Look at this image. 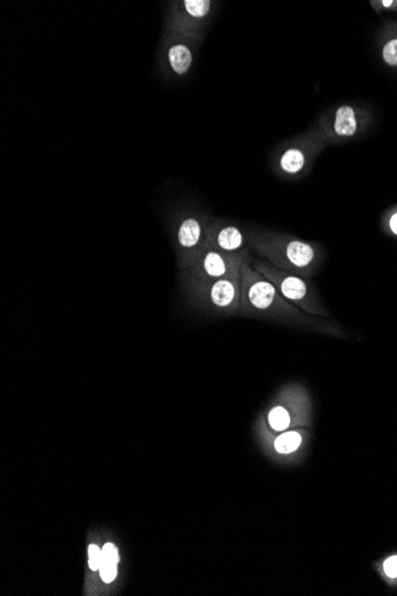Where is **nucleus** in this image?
<instances>
[{"instance_id":"1","label":"nucleus","mask_w":397,"mask_h":596,"mask_svg":"<svg viewBox=\"0 0 397 596\" xmlns=\"http://www.w3.org/2000/svg\"><path fill=\"white\" fill-rule=\"evenodd\" d=\"M240 275V316L277 320L312 328L316 326L323 330L325 324L320 317L311 316L289 303L270 281L252 267L250 258L242 265Z\"/></svg>"},{"instance_id":"2","label":"nucleus","mask_w":397,"mask_h":596,"mask_svg":"<svg viewBox=\"0 0 397 596\" xmlns=\"http://www.w3.org/2000/svg\"><path fill=\"white\" fill-rule=\"evenodd\" d=\"M249 247L267 263L299 277H312L325 258V250L314 242L272 231L248 233Z\"/></svg>"},{"instance_id":"3","label":"nucleus","mask_w":397,"mask_h":596,"mask_svg":"<svg viewBox=\"0 0 397 596\" xmlns=\"http://www.w3.org/2000/svg\"><path fill=\"white\" fill-rule=\"evenodd\" d=\"M328 146L318 124L313 125L279 146L272 155V169L281 178H302Z\"/></svg>"},{"instance_id":"4","label":"nucleus","mask_w":397,"mask_h":596,"mask_svg":"<svg viewBox=\"0 0 397 596\" xmlns=\"http://www.w3.org/2000/svg\"><path fill=\"white\" fill-rule=\"evenodd\" d=\"M186 299L193 307L219 314L239 313L242 275L239 272L212 281L182 284Z\"/></svg>"},{"instance_id":"5","label":"nucleus","mask_w":397,"mask_h":596,"mask_svg":"<svg viewBox=\"0 0 397 596\" xmlns=\"http://www.w3.org/2000/svg\"><path fill=\"white\" fill-rule=\"evenodd\" d=\"M252 267L260 272L267 280L275 286L289 303L295 305L303 312L311 316L330 317V312L323 306L318 293L306 279L291 272H284L267 263V261H253Z\"/></svg>"},{"instance_id":"6","label":"nucleus","mask_w":397,"mask_h":596,"mask_svg":"<svg viewBox=\"0 0 397 596\" xmlns=\"http://www.w3.org/2000/svg\"><path fill=\"white\" fill-rule=\"evenodd\" d=\"M209 218L202 214L186 211L177 214L174 221L173 241L180 272L192 267L209 248Z\"/></svg>"},{"instance_id":"7","label":"nucleus","mask_w":397,"mask_h":596,"mask_svg":"<svg viewBox=\"0 0 397 596\" xmlns=\"http://www.w3.org/2000/svg\"><path fill=\"white\" fill-rule=\"evenodd\" d=\"M216 4L212 0H179L170 3L167 16L168 32L201 42Z\"/></svg>"},{"instance_id":"8","label":"nucleus","mask_w":397,"mask_h":596,"mask_svg":"<svg viewBox=\"0 0 397 596\" xmlns=\"http://www.w3.org/2000/svg\"><path fill=\"white\" fill-rule=\"evenodd\" d=\"M249 253L226 254L209 247L192 267L182 270L181 284L216 280L239 272Z\"/></svg>"},{"instance_id":"9","label":"nucleus","mask_w":397,"mask_h":596,"mask_svg":"<svg viewBox=\"0 0 397 596\" xmlns=\"http://www.w3.org/2000/svg\"><path fill=\"white\" fill-rule=\"evenodd\" d=\"M318 125L328 144H338L342 139L354 137L361 127V117L357 109L351 105H339L328 109L320 118Z\"/></svg>"},{"instance_id":"10","label":"nucleus","mask_w":397,"mask_h":596,"mask_svg":"<svg viewBox=\"0 0 397 596\" xmlns=\"http://www.w3.org/2000/svg\"><path fill=\"white\" fill-rule=\"evenodd\" d=\"M207 241L213 249L226 254L249 253L248 233L225 221H209Z\"/></svg>"},{"instance_id":"11","label":"nucleus","mask_w":397,"mask_h":596,"mask_svg":"<svg viewBox=\"0 0 397 596\" xmlns=\"http://www.w3.org/2000/svg\"><path fill=\"white\" fill-rule=\"evenodd\" d=\"M197 42L167 32L163 40L165 66L174 76H183L194 62V46Z\"/></svg>"},{"instance_id":"12","label":"nucleus","mask_w":397,"mask_h":596,"mask_svg":"<svg viewBox=\"0 0 397 596\" xmlns=\"http://www.w3.org/2000/svg\"><path fill=\"white\" fill-rule=\"evenodd\" d=\"M291 396V391H288V398L286 401H282L279 405L272 407V410L267 413V423L272 430L282 432V431L287 430L288 427H291V423H293V418H294L298 408L293 410V413H291V408H288Z\"/></svg>"},{"instance_id":"13","label":"nucleus","mask_w":397,"mask_h":596,"mask_svg":"<svg viewBox=\"0 0 397 596\" xmlns=\"http://www.w3.org/2000/svg\"><path fill=\"white\" fill-rule=\"evenodd\" d=\"M302 437L296 431H289L279 436L275 441V449L281 454H291L299 448Z\"/></svg>"},{"instance_id":"14","label":"nucleus","mask_w":397,"mask_h":596,"mask_svg":"<svg viewBox=\"0 0 397 596\" xmlns=\"http://www.w3.org/2000/svg\"><path fill=\"white\" fill-rule=\"evenodd\" d=\"M382 56L388 66L397 67V37L388 41L382 49Z\"/></svg>"},{"instance_id":"15","label":"nucleus","mask_w":397,"mask_h":596,"mask_svg":"<svg viewBox=\"0 0 397 596\" xmlns=\"http://www.w3.org/2000/svg\"><path fill=\"white\" fill-rule=\"evenodd\" d=\"M88 556H90V568H91L93 571H95V570H100V567H102V563H104L102 550L99 549L97 545H90V548H88Z\"/></svg>"},{"instance_id":"16","label":"nucleus","mask_w":397,"mask_h":596,"mask_svg":"<svg viewBox=\"0 0 397 596\" xmlns=\"http://www.w3.org/2000/svg\"><path fill=\"white\" fill-rule=\"evenodd\" d=\"M116 575H117V563L104 562L100 567V576H102V581L106 582V583H110L116 578Z\"/></svg>"},{"instance_id":"17","label":"nucleus","mask_w":397,"mask_h":596,"mask_svg":"<svg viewBox=\"0 0 397 596\" xmlns=\"http://www.w3.org/2000/svg\"><path fill=\"white\" fill-rule=\"evenodd\" d=\"M102 557H104V562L118 563L119 561L118 551H117L113 544H106L104 546Z\"/></svg>"},{"instance_id":"18","label":"nucleus","mask_w":397,"mask_h":596,"mask_svg":"<svg viewBox=\"0 0 397 596\" xmlns=\"http://www.w3.org/2000/svg\"><path fill=\"white\" fill-rule=\"evenodd\" d=\"M384 571L389 577H397V556L390 557L384 563Z\"/></svg>"},{"instance_id":"19","label":"nucleus","mask_w":397,"mask_h":596,"mask_svg":"<svg viewBox=\"0 0 397 596\" xmlns=\"http://www.w3.org/2000/svg\"><path fill=\"white\" fill-rule=\"evenodd\" d=\"M388 224H389L390 231L397 236V212L391 214Z\"/></svg>"}]
</instances>
